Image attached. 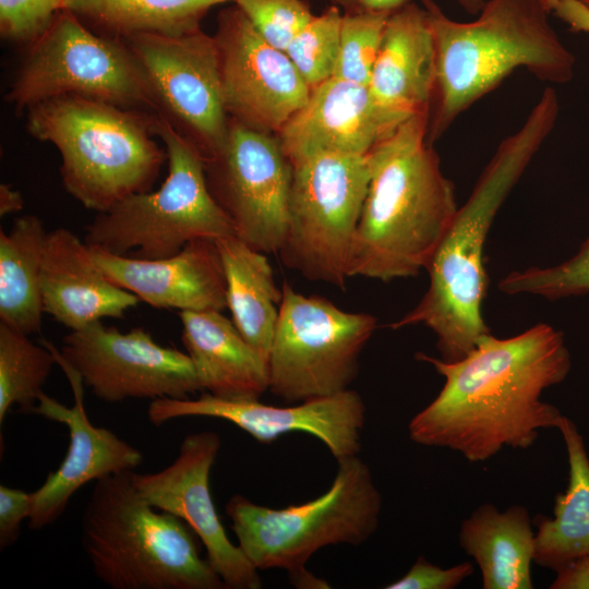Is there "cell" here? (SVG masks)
I'll use <instances>...</instances> for the list:
<instances>
[{"mask_svg":"<svg viewBox=\"0 0 589 589\" xmlns=\"http://www.w3.org/2000/svg\"><path fill=\"white\" fill-rule=\"evenodd\" d=\"M445 380L437 396L408 424L412 442L449 448L482 462L504 447L526 449L541 429H557L561 410L542 393L569 374L564 335L539 323L509 338L483 336L464 358L447 362L418 352Z\"/></svg>","mask_w":589,"mask_h":589,"instance_id":"1","label":"cell"},{"mask_svg":"<svg viewBox=\"0 0 589 589\" xmlns=\"http://www.w3.org/2000/svg\"><path fill=\"white\" fill-rule=\"evenodd\" d=\"M560 112L555 89L546 87L522 125L504 139L458 207L426 271L430 286L410 312L389 326L423 324L436 336L441 359L467 356L489 327L482 317L488 277L483 250L496 213L552 132Z\"/></svg>","mask_w":589,"mask_h":589,"instance_id":"2","label":"cell"},{"mask_svg":"<svg viewBox=\"0 0 589 589\" xmlns=\"http://www.w3.org/2000/svg\"><path fill=\"white\" fill-rule=\"evenodd\" d=\"M429 116L410 117L369 153L350 277L390 281L419 275L454 219L455 188L429 141Z\"/></svg>","mask_w":589,"mask_h":589,"instance_id":"3","label":"cell"},{"mask_svg":"<svg viewBox=\"0 0 589 589\" xmlns=\"http://www.w3.org/2000/svg\"><path fill=\"white\" fill-rule=\"evenodd\" d=\"M422 7L435 49L431 144L518 68L549 83L564 84L574 75L576 58L540 0H486L470 22L450 19L433 0H422Z\"/></svg>","mask_w":589,"mask_h":589,"instance_id":"4","label":"cell"},{"mask_svg":"<svg viewBox=\"0 0 589 589\" xmlns=\"http://www.w3.org/2000/svg\"><path fill=\"white\" fill-rule=\"evenodd\" d=\"M155 115L79 95L57 96L26 111L28 133L60 153L65 191L85 208L105 212L148 192L167 161L153 139Z\"/></svg>","mask_w":589,"mask_h":589,"instance_id":"5","label":"cell"},{"mask_svg":"<svg viewBox=\"0 0 589 589\" xmlns=\"http://www.w3.org/2000/svg\"><path fill=\"white\" fill-rule=\"evenodd\" d=\"M132 473L95 481L83 510L81 541L96 578L112 589H227L193 530L155 510Z\"/></svg>","mask_w":589,"mask_h":589,"instance_id":"6","label":"cell"},{"mask_svg":"<svg viewBox=\"0 0 589 589\" xmlns=\"http://www.w3.org/2000/svg\"><path fill=\"white\" fill-rule=\"evenodd\" d=\"M330 488L316 498L285 508L259 505L236 494L226 514L237 544L257 570L280 568L299 588H327L305 568L320 549L359 545L377 529L382 496L358 455L339 459Z\"/></svg>","mask_w":589,"mask_h":589,"instance_id":"7","label":"cell"},{"mask_svg":"<svg viewBox=\"0 0 589 589\" xmlns=\"http://www.w3.org/2000/svg\"><path fill=\"white\" fill-rule=\"evenodd\" d=\"M154 134L165 144L168 175L156 191L132 194L85 227L84 241L109 253L158 260L201 238L237 236L212 196L204 161L195 148L164 119L154 117Z\"/></svg>","mask_w":589,"mask_h":589,"instance_id":"8","label":"cell"},{"mask_svg":"<svg viewBox=\"0 0 589 589\" xmlns=\"http://www.w3.org/2000/svg\"><path fill=\"white\" fill-rule=\"evenodd\" d=\"M25 48L4 96L15 111L79 95L155 115L148 80L127 43L95 33L71 10L60 11Z\"/></svg>","mask_w":589,"mask_h":589,"instance_id":"9","label":"cell"},{"mask_svg":"<svg viewBox=\"0 0 589 589\" xmlns=\"http://www.w3.org/2000/svg\"><path fill=\"white\" fill-rule=\"evenodd\" d=\"M290 163L281 262L309 280L345 289L370 182V156L318 152Z\"/></svg>","mask_w":589,"mask_h":589,"instance_id":"10","label":"cell"},{"mask_svg":"<svg viewBox=\"0 0 589 589\" xmlns=\"http://www.w3.org/2000/svg\"><path fill=\"white\" fill-rule=\"evenodd\" d=\"M268 357L269 390L287 401L348 389L376 318L297 292L287 281Z\"/></svg>","mask_w":589,"mask_h":589,"instance_id":"11","label":"cell"},{"mask_svg":"<svg viewBox=\"0 0 589 589\" xmlns=\"http://www.w3.org/2000/svg\"><path fill=\"white\" fill-rule=\"evenodd\" d=\"M148 80L155 115L200 154L213 159L225 146L229 117L214 36L201 27L180 35L141 33L122 38Z\"/></svg>","mask_w":589,"mask_h":589,"instance_id":"12","label":"cell"},{"mask_svg":"<svg viewBox=\"0 0 589 589\" xmlns=\"http://www.w3.org/2000/svg\"><path fill=\"white\" fill-rule=\"evenodd\" d=\"M208 190L237 237L264 254H278L288 223L292 166L279 139L229 118L223 149L204 163Z\"/></svg>","mask_w":589,"mask_h":589,"instance_id":"13","label":"cell"},{"mask_svg":"<svg viewBox=\"0 0 589 589\" xmlns=\"http://www.w3.org/2000/svg\"><path fill=\"white\" fill-rule=\"evenodd\" d=\"M59 351L84 385L105 402L185 399L202 390L188 353L157 344L142 327L121 333L98 321L70 330Z\"/></svg>","mask_w":589,"mask_h":589,"instance_id":"14","label":"cell"},{"mask_svg":"<svg viewBox=\"0 0 589 589\" xmlns=\"http://www.w3.org/2000/svg\"><path fill=\"white\" fill-rule=\"evenodd\" d=\"M214 37L228 117L277 135L305 105L310 87L287 53L268 44L236 4L219 12Z\"/></svg>","mask_w":589,"mask_h":589,"instance_id":"15","label":"cell"},{"mask_svg":"<svg viewBox=\"0 0 589 589\" xmlns=\"http://www.w3.org/2000/svg\"><path fill=\"white\" fill-rule=\"evenodd\" d=\"M365 412L361 396L348 388L288 407L265 405L259 399H224L206 392L195 399L164 397L151 401L147 417L157 426L184 417L217 418L263 444L290 432H305L322 441L339 460L359 454Z\"/></svg>","mask_w":589,"mask_h":589,"instance_id":"16","label":"cell"},{"mask_svg":"<svg viewBox=\"0 0 589 589\" xmlns=\"http://www.w3.org/2000/svg\"><path fill=\"white\" fill-rule=\"evenodd\" d=\"M220 445L213 431L190 433L169 466L153 473L133 471V484L152 506L179 517L193 530L226 588L260 589L259 570L228 538L211 494L209 474Z\"/></svg>","mask_w":589,"mask_h":589,"instance_id":"17","label":"cell"},{"mask_svg":"<svg viewBox=\"0 0 589 589\" xmlns=\"http://www.w3.org/2000/svg\"><path fill=\"white\" fill-rule=\"evenodd\" d=\"M41 344L52 351L57 364L64 372L72 388L74 405L67 407L43 392L31 410V413L64 424L70 435L69 447L60 466L32 492V512L27 519L32 530L44 529L58 520L73 494L86 483L110 474L134 471L143 461L140 449L111 430L96 426L89 421L81 375L50 341L41 339Z\"/></svg>","mask_w":589,"mask_h":589,"instance_id":"18","label":"cell"},{"mask_svg":"<svg viewBox=\"0 0 589 589\" xmlns=\"http://www.w3.org/2000/svg\"><path fill=\"white\" fill-rule=\"evenodd\" d=\"M407 119L383 107L369 86L333 76L311 89L277 136L290 161L318 152L366 155Z\"/></svg>","mask_w":589,"mask_h":589,"instance_id":"19","label":"cell"},{"mask_svg":"<svg viewBox=\"0 0 589 589\" xmlns=\"http://www.w3.org/2000/svg\"><path fill=\"white\" fill-rule=\"evenodd\" d=\"M92 255L115 285L157 309L223 311L227 281L215 239L188 242L178 253L144 260L89 247Z\"/></svg>","mask_w":589,"mask_h":589,"instance_id":"20","label":"cell"},{"mask_svg":"<svg viewBox=\"0 0 589 589\" xmlns=\"http://www.w3.org/2000/svg\"><path fill=\"white\" fill-rule=\"evenodd\" d=\"M40 293L44 312L70 330L104 317L120 318L141 301L110 281L95 262L89 245L65 228L47 233Z\"/></svg>","mask_w":589,"mask_h":589,"instance_id":"21","label":"cell"},{"mask_svg":"<svg viewBox=\"0 0 589 589\" xmlns=\"http://www.w3.org/2000/svg\"><path fill=\"white\" fill-rule=\"evenodd\" d=\"M435 49L423 7L408 2L388 15L369 88L386 109L410 118L429 113Z\"/></svg>","mask_w":589,"mask_h":589,"instance_id":"22","label":"cell"},{"mask_svg":"<svg viewBox=\"0 0 589 589\" xmlns=\"http://www.w3.org/2000/svg\"><path fill=\"white\" fill-rule=\"evenodd\" d=\"M182 342L202 390L251 400L269 390L268 361L221 311H180Z\"/></svg>","mask_w":589,"mask_h":589,"instance_id":"23","label":"cell"},{"mask_svg":"<svg viewBox=\"0 0 589 589\" xmlns=\"http://www.w3.org/2000/svg\"><path fill=\"white\" fill-rule=\"evenodd\" d=\"M525 506L501 512L495 505L478 506L464 519L458 541L480 568L483 589H532L531 563L536 532Z\"/></svg>","mask_w":589,"mask_h":589,"instance_id":"24","label":"cell"},{"mask_svg":"<svg viewBox=\"0 0 589 589\" xmlns=\"http://www.w3.org/2000/svg\"><path fill=\"white\" fill-rule=\"evenodd\" d=\"M562 434L568 461L567 485L555 496L553 517H536L533 562L556 572L570 561L589 555V455L582 434L563 417Z\"/></svg>","mask_w":589,"mask_h":589,"instance_id":"25","label":"cell"},{"mask_svg":"<svg viewBox=\"0 0 589 589\" xmlns=\"http://www.w3.org/2000/svg\"><path fill=\"white\" fill-rule=\"evenodd\" d=\"M227 281V308L247 341L267 361L273 344L283 289L275 284L266 254L237 236L215 239Z\"/></svg>","mask_w":589,"mask_h":589,"instance_id":"26","label":"cell"},{"mask_svg":"<svg viewBox=\"0 0 589 589\" xmlns=\"http://www.w3.org/2000/svg\"><path fill=\"white\" fill-rule=\"evenodd\" d=\"M47 233L36 215L0 231V322L27 335L41 329L40 271Z\"/></svg>","mask_w":589,"mask_h":589,"instance_id":"27","label":"cell"},{"mask_svg":"<svg viewBox=\"0 0 589 589\" xmlns=\"http://www.w3.org/2000/svg\"><path fill=\"white\" fill-rule=\"evenodd\" d=\"M235 0H67V7L97 34L127 38L141 33L180 35L200 28L215 5Z\"/></svg>","mask_w":589,"mask_h":589,"instance_id":"28","label":"cell"},{"mask_svg":"<svg viewBox=\"0 0 589 589\" xmlns=\"http://www.w3.org/2000/svg\"><path fill=\"white\" fill-rule=\"evenodd\" d=\"M28 336L0 322V423L14 405L31 412L57 363L49 348Z\"/></svg>","mask_w":589,"mask_h":589,"instance_id":"29","label":"cell"},{"mask_svg":"<svg viewBox=\"0 0 589 589\" xmlns=\"http://www.w3.org/2000/svg\"><path fill=\"white\" fill-rule=\"evenodd\" d=\"M340 9L328 7L293 37L285 52L310 89L335 74L339 53Z\"/></svg>","mask_w":589,"mask_h":589,"instance_id":"30","label":"cell"},{"mask_svg":"<svg viewBox=\"0 0 589 589\" xmlns=\"http://www.w3.org/2000/svg\"><path fill=\"white\" fill-rule=\"evenodd\" d=\"M498 289L506 294L530 293L548 300L589 293V235L570 259L551 267H529L504 276Z\"/></svg>","mask_w":589,"mask_h":589,"instance_id":"31","label":"cell"},{"mask_svg":"<svg viewBox=\"0 0 589 589\" xmlns=\"http://www.w3.org/2000/svg\"><path fill=\"white\" fill-rule=\"evenodd\" d=\"M388 15L344 12L334 76L369 86Z\"/></svg>","mask_w":589,"mask_h":589,"instance_id":"32","label":"cell"},{"mask_svg":"<svg viewBox=\"0 0 589 589\" xmlns=\"http://www.w3.org/2000/svg\"><path fill=\"white\" fill-rule=\"evenodd\" d=\"M233 4L268 44L283 51L315 15L303 0H235Z\"/></svg>","mask_w":589,"mask_h":589,"instance_id":"33","label":"cell"},{"mask_svg":"<svg viewBox=\"0 0 589 589\" xmlns=\"http://www.w3.org/2000/svg\"><path fill=\"white\" fill-rule=\"evenodd\" d=\"M64 9H68L67 0H0V35L7 41L26 47Z\"/></svg>","mask_w":589,"mask_h":589,"instance_id":"34","label":"cell"},{"mask_svg":"<svg viewBox=\"0 0 589 589\" xmlns=\"http://www.w3.org/2000/svg\"><path fill=\"white\" fill-rule=\"evenodd\" d=\"M474 567L462 562L448 568L419 557L410 569L399 579L385 586V589H454L470 577Z\"/></svg>","mask_w":589,"mask_h":589,"instance_id":"35","label":"cell"},{"mask_svg":"<svg viewBox=\"0 0 589 589\" xmlns=\"http://www.w3.org/2000/svg\"><path fill=\"white\" fill-rule=\"evenodd\" d=\"M32 512V492L0 485V549L13 545Z\"/></svg>","mask_w":589,"mask_h":589,"instance_id":"36","label":"cell"},{"mask_svg":"<svg viewBox=\"0 0 589 589\" xmlns=\"http://www.w3.org/2000/svg\"><path fill=\"white\" fill-rule=\"evenodd\" d=\"M346 13H387L410 2V0H329ZM468 13L478 14L486 0H456Z\"/></svg>","mask_w":589,"mask_h":589,"instance_id":"37","label":"cell"},{"mask_svg":"<svg viewBox=\"0 0 589 589\" xmlns=\"http://www.w3.org/2000/svg\"><path fill=\"white\" fill-rule=\"evenodd\" d=\"M555 573L551 589H589V555L570 561Z\"/></svg>","mask_w":589,"mask_h":589,"instance_id":"38","label":"cell"},{"mask_svg":"<svg viewBox=\"0 0 589 589\" xmlns=\"http://www.w3.org/2000/svg\"><path fill=\"white\" fill-rule=\"evenodd\" d=\"M570 31L589 33V8L579 0H560L552 11Z\"/></svg>","mask_w":589,"mask_h":589,"instance_id":"39","label":"cell"},{"mask_svg":"<svg viewBox=\"0 0 589 589\" xmlns=\"http://www.w3.org/2000/svg\"><path fill=\"white\" fill-rule=\"evenodd\" d=\"M24 207L22 194L11 185L1 183L0 185V215L17 213Z\"/></svg>","mask_w":589,"mask_h":589,"instance_id":"40","label":"cell"},{"mask_svg":"<svg viewBox=\"0 0 589 589\" xmlns=\"http://www.w3.org/2000/svg\"><path fill=\"white\" fill-rule=\"evenodd\" d=\"M542 2V4L544 5V8L549 11V12H552L554 7L558 3L560 0H540Z\"/></svg>","mask_w":589,"mask_h":589,"instance_id":"41","label":"cell"},{"mask_svg":"<svg viewBox=\"0 0 589 589\" xmlns=\"http://www.w3.org/2000/svg\"><path fill=\"white\" fill-rule=\"evenodd\" d=\"M579 1H581L585 5L589 8V0H579Z\"/></svg>","mask_w":589,"mask_h":589,"instance_id":"42","label":"cell"}]
</instances>
